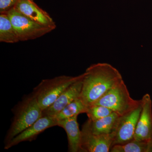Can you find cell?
I'll list each match as a JSON object with an SVG mask.
<instances>
[{
	"label": "cell",
	"instance_id": "1",
	"mask_svg": "<svg viewBox=\"0 0 152 152\" xmlns=\"http://www.w3.org/2000/svg\"><path fill=\"white\" fill-rule=\"evenodd\" d=\"M122 80L120 72L111 65L100 63L91 65L83 73L80 97L89 107Z\"/></svg>",
	"mask_w": 152,
	"mask_h": 152
},
{
	"label": "cell",
	"instance_id": "2",
	"mask_svg": "<svg viewBox=\"0 0 152 152\" xmlns=\"http://www.w3.org/2000/svg\"><path fill=\"white\" fill-rule=\"evenodd\" d=\"M14 117L5 139V145L42 116V110L32 94L23 98L13 110Z\"/></svg>",
	"mask_w": 152,
	"mask_h": 152
},
{
	"label": "cell",
	"instance_id": "3",
	"mask_svg": "<svg viewBox=\"0 0 152 152\" xmlns=\"http://www.w3.org/2000/svg\"><path fill=\"white\" fill-rule=\"evenodd\" d=\"M83 75V74L75 77L61 75L52 79H44L34 88L32 94L43 111L53 103L68 87L81 78Z\"/></svg>",
	"mask_w": 152,
	"mask_h": 152
},
{
	"label": "cell",
	"instance_id": "4",
	"mask_svg": "<svg viewBox=\"0 0 152 152\" xmlns=\"http://www.w3.org/2000/svg\"><path fill=\"white\" fill-rule=\"evenodd\" d=\"M141 104V100H136L131 97L123 80L92 105L104 106L120 116H122L137 107Z\"/></svg>",
	"mask_w": 152,
	"mask_h": 152
},
{
	"label": "cell",
	"instance_id": "5",
	"mask_svg": "<svg viewBox=\"0 0 152 152\" xmlns=\"http://www.w3.org/2000/svg\"><path fill=\"white\" fill-rule=\"evenodd\" d=\"M20 42L35 39L51 32L53 29L39 24L25 16L15 8L7 13Z\"/></svg>",
	"mask_w": 152,
	"mask_h": 152
},
{
	"label": "cell",
	"instance_id": "6",
	"mask_svg": "<svg viewBox=\"0 0 152 152\" xmlns=\"http://www.w3.org/2000/svg\"><path fill=\"white\" fill-rule=\"evenodd\" d=\"M142 109L141 102V104L137 107L120 116L114 132L112 147L115 145H124L134 140L137 123Z\"/></svg>",
	"mask_w": 152,
	"mask_h": 152
},
{
	"label": "cell",
	"instance_id": "7",
	"mask_svg": "<svg viewBox=\"0 0 152 152\" xmlns=\"http://www.w3.org/2000/svg\"><path fill=\"white\" fill-rule=\"evenodd\" d=\"M82 147L83 152H108L113 141L114 133L109 134H96L91 131L89 120L82 127Z\"/></svg>",
	"mask_w": 152,
	"mask_h": 152
},
{
	"label": "cell",
	"instance_id": "8",
	"mask_svg": "<svg viewBox=\"0 0 152 152\" xmlns=\"http://www.w3.org/2000/svg\"><path fill=\"white\" fill-rule=\"evenodd\" d=\"M57 126V121L51 116L43 115L26 129L5 145L4 149L8 150L22 142H31L35 140L40 134L49 128Z\"/></svg>",
	"mask_w": 152,
	"mask_h": 152
},
{
	"label": "cell",
	"instance_id": "9",
	"mask_svg": "<svg viewBox=\"0 0 152 152\" xmlns=\"http://www.w3.org/2000/svg\"><path fill=\"white\" fill-rule=\"evenodd\" d=\"M141 102V113L137 123L134 139L152 140V102L150 95H144Z\"/></svg>",
	"mask_w": 152,
	"mask_h": 152
},
{
	"label": "cell",
	"instance_id": "10",
	"mask_svg": "<svg viewBox=\"0 0 152 152\" xmlns=\"http://www.w3.org/2000/svg\"><path fill=\"white\" fill-rule=\"evenodd\" d=\"M17 11L34 21L55 29L56 25L48 12L34 2V0H20L14 8Z\"/></svg>",
	"mask_w": 152,
	"mask_h": 152
},
{
	"label": "cell",
	"instance_id": "11",
	"mask_svg": "<svg viewBox=\"0 0 152 152\" xmlns=\"http://www.w3.org/2000/svg\"><path fill=\"white\" fill-rule=\"evenodd\" d=\"M83 75L81 78L75 82L57 98L48 108L42 112L43 115L53 116L61 111L66 106L80 96L83 88Z\"/></svg>",
	"mask_w": 152,
	"mask_h": 152
},
{
	"label": "cell",
	"instance_id": "12",
	"mask_svg": "<svg viewBox=\"0 0 152 152\" xmlns=\"http://www.w3.org/2000/svg\"><path fill=\"white\" fill-rule=\"evenodd\" d=\"M57 126L62 128L66 133L69 152H83L81 130L79 129L77 116L58 121Z\"/></svg>",
	"mask_w": 152,
	"mask_h": 152
},
{
	"label": "cell",
	"instance_id": "13",
	"mask_svg": "<svg viewBox=\"0 0 152 152\" xmlns=\"http://www.w3.org/2000/svg\"><path fill=\"white\" fill-rule=\"evenodd\" d=\"M120 116L113 113L107 116L96 121L90 119L91 131L96 134H109L115 132Z\"/></svg>",
	"mask_w": 152,
	"mask_h": 152
},
{
	"label": "cell",
	"instance_id": "14",
	"mask_svg": "<svg viewBox=\"0 0 152 152\" xmlns=\"http://www.w3.org/2000/svg\"><path fill=\"white\" fill-rule=\"evenodd\" d=\"M0 42L14 44L20 42L8 15H0Z\"/></svg>",
	"mask_w": 152,
	"mask_h": 152
},
{
	"label": "cell",
	"instance_id": "15",
	"mask_svg": "<svg viewBox=\"0 0 152 152\" xmlns=\"http://www.w3.org/2000/svg\"><path fill=\"white\" fill-rule=\"evenodd\" d=\"M87 108L88 107L80 96L53 117L58 121L77 116H78L80 114L86 113Z\"/></svg>",
	"mask_w": 152,
	"mask_h": 152
},
{
	"label": "cell",
	"instance_id": "16",
	"mask_svg": "<svg viewBox=\"0 0 152 152\" xmlns=\"http://www.w3.org/2000/svg\"><path fill=\"white\" fill-rule=\"evenodd\" d=\"M111 152H152V140H133L124 145H115Z\"/></svg>",
	"mask_w": 152,
	"mask_h": 152
},
{
	"label": "cell",
	"instance_id": "17",
	"mask_svg": "<svg viewBox=\"0 0 152 152\" xmlns=\"http://www.w3.org/2000/svg\"><path fill=\"white\" fill-rule=\"evenodd\" d=\"M114 113L110 109L99 105H92L87 108V114L89 119L96 121L111 115Z\"/></svg>",
	"mask_w": 152,
	"mask_h": 152
},
{
	"label": "cell",
	"instance_id": "18",
	"mask_svg": "<svg viewBox=\"0 0 152 152\" xmlns=\"http://www.w3.org/2000/svg\"><path fill=\"white\" fill-rule=\"evenodd\" d=\"M20 0H0V13L6 14L15 7Z\"/></svg>",
	"mask_w": 152,
	"mask_h": 152
}]
</instances>
